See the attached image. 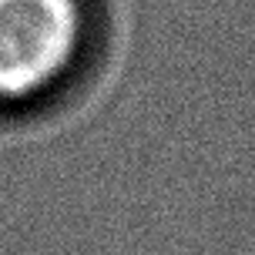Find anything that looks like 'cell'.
Wrapping results in <instances>:
<instances>
[{
	"label": "cell",
	"mask_w": 255,
	"mask_h": 255,
	"mask_svg": "<svg viewBox=\"0 0 255 255\" xmlns=\"http://www.w3.org/2000/svg\"><path fill=\"white\" fill-rule=\"evenodd\" d=\"M84 0H0V104L51 94L81 61Z\"/></svg>",
	"instance_id": "obj_1"
}]
</instances>
